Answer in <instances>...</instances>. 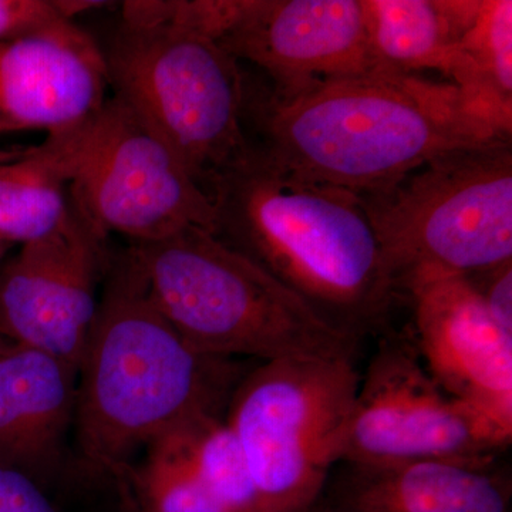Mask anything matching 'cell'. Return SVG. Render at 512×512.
Listing matches in <instances>:
<instances>
[{
  "label": "cell",
  "instance_id": "cell-1",
  "mask_svg": "<svg viewBox=\"0 0 512 512\" xmlns=\"http://www.w3.org/2000/svg\"><path fill=\"white\" fill-rule=\"evenodd\" d=\"M244 127L275 170L360 195L512 134L456 84L382 70L284 89L245 77Z\"/></svg>",
  "mask_w": 512,
  "mask_h": 512
},
{
  "label": "cell",
  "instance_id": "cell-2",
  "mask_svg": "<svg viewBox=\"0 0 512 512\" xmlns=\"http://www.w3.org/2000/svg\"><path fill=\"white\" fill-rule=\"evenodd\" d=\"M208 195L212 234L333 329L359 343L389 330L403 298L362 195L281 173L252 147Z\"/></svg>",
  "mask_w": 512,
  "mask_h": 512
},
{
  "label": "cell",
  "instance_id": "cell-3",
  "mask_svg": "<svg viewBox=\"0 0 512 512\" xmlns=\"http://www.w3.org/2000/svg\"><path fill=\"white\" fill-rule=\"evenodd\" d=\"M249 369L191 346L157 308L126 252L111 265L77 375L80 456L93 470L121 473L134 450L174 427L225 416Z\"/></svg>",
  "mask_w": 512,
  "mask_h": 512
},
{
  "label": "cell",
  "instance_id": "cell-4",
  "mask_svg": "<svg viewBox=\"0 0 512 512\" xmlns=\"http://www.w3.org/2000/svg\"><path fill=\"white\" fill-rule=\"evenodd\" d=\"M127 252L165 319L205 355L356 360L359 342L210 231L184 228L160 241L131 242Z\"/></svg>",
  "mask_w": 512,
  "mask_h": 512
},
{
  "label": "cell",
  "instance_id": "cell-5",
  "mask_svg": "<svg viewBox=\"0 0 512 512\" xmlns=\"http://www.w3.org/2000/svg\"><path fill=\"white\" fill-rule=\"evenodd\" d=\"M362 197L400 293L414 276L512 261L511 140L443 154Z\"/></svg>",
  "mask_w": 512,
  "mask_h": 512
},
{
  "label": "cell",
  "instance_id": "cell-6",
  "mask_svg": "<svg viewBox=\"0 0 512 512\" xmlns=\"http://www.w3.org/2000/svg\"><path fill=\"white\" fill-rule=\"evenodd\" d=\"M104 55L114 94L207 194L220 175L251 153L244 127L245 74L211 37L121 23Z\"/></svg>",
  "mask_w": 512,
  "mask_h": 512
},
{
  "label": "cell",
  "instance_id": "cell-7",
  "mask_svg": "<svg viewBox=\"0 0 512 512\" xmlns=\"http://www.w3.org/2000/svg\"><path fill=\"white\" fill-rule=\"evenodd\" d=\"M355 359L256 363L229 400L237 437L268 512H311L342 460L359 386Z\"/></svg>",
  "mask_w": 512,
  "mask_h": 512
},
{
  "label": "cell",
  "instance_id": "cell-8",
  "mask_svg": "<svg viewBox=\"0 0 512 512\" xmlns=\"http://www.w3.org/2000/svg\"><path fill=\"white\" fill-rule=\"evenodd\" d=\"M47 137L69 173L74 210L101 238L114 232L154 242L188 227L214 232L207 192L116 94L89 119Z\"/></svg>",
  "mask_w": 512,
  "mask_h": 512
},
{
  "label": "cell",
  "instance_id": "cell-9",
  "mask_svg": "<svg viewBox=\"0 0 512 512\" xmlns=\"http://www.w3.org/2000/svg\"><path fill=\"white\" fill-rule=\"evenodd\" d=\"M511 440L436 382L409 330H387L360 373L340 461H487Z\"/></svg>",
  "mask_w": 512,
  "mask_h": 512
},
{
  "label": "cell",
  "instance_id": "cell-10",
  "mask_svg": "<svg viewBox=\"0 0 512 512\" xmlns=\"http://www.w3.org/2000/svg\"><path fill=\"white\" fill-rule=\"evenodd\" d=\"M106 239L74 210L59 231L0 264V335L79 373L99 299Z\"/></svg>",
  "mask_w": 512,
  "mask_h": 512
},
{
  "label": "cell",
  "instance_id": "cell-11",
  "mask_svg": "<svg viewBox=\"0 0 512 512\" xmlns=\"http://www.w3.org/2000/svg\"><path fill=\"white\" fill-rule=\"evenodd\" d=\"M410 336L436 382L512 437V333L493 318L470 275L414 276L402 286Z\"/></svg>",
  "mask_w": 512,
  "mask_h": 512
},
{
  "label": "cell",
  "instance_id": "cell-12",
  "mask_svg": "<svg viewBox=\"0 0 512 512\" xmlns=\"http://www.w3.org/2000/svg\"><path fill=\"white\" fill-rule=\"evenodd\" d=\"M215 42L279 89L375 72L365 0H225Z\"/></svg>",
  "mask_w": 512,
  "mask_h": 512
},
{
  "label": "cell",
  "instance_id": "cell-13",
  "mask_svg": "<svg viewBox=\"0 0 512 512\" xmlns=\"http://www.w3.org/2000/svg\"><path fill=\"white\" fill-rule=\"evenodd\" d=\"M106 55L86 30L56 19L0 43V133L77 126L107 100Z\"/></svg>",
  "mask_w": 512,
  "mask_h": 512
},
{
  "label": "cell",
  "instance_id": "cell-14",
  "mask_svg": "<svg viewBox=\"0 0 512 512\" xmlns=\"http://www.w3.org/2000/svg\"><path fill=\"white\" fill-rule=\"evenodd\" d=\"M323 512H512L500 458L353 464L333 468L315 505Z\"/></svg>",
  "mask_w": 512,
  "mask_h": 512
},
{
  "label": "cell",
  "instance_id": "cell-15",
  "mask_svg": "<svg viewBox=\"0 0 512 512\" xmlns=\"http://www.w3.org/2000/svg\"><path fill=\"white\" fill-rule=\"evenodd\" d=\"M77 370L39 350L0 355V466L40 480L62 460L74 423Z\"/></svg>",
  "mask_w": 512,
  "mask_h": 512
},
{
  "label": "cell",
  "instance_id": "cell-16",
  "mask_svg": "<svg viewBox=\"0 0 512 512\" xmlns=\"http://www.w3.org/2000/svg\"><path fill=\"white\" fill-rule=\"evenodd\" d=\"M481 0H365L375 70L447 74Z\"/></svg>",
  "mask_w": 512,
  "mask_h": 512
},
{
  "label": "cell",
  "instance_id": "cell-17",
  "mask_svg": "<svg viewBox=\"0 0 512 512\" xmlns=\"http://www.w3.org/2000/svg\"><path fill=\"white\" fill-rule=\"evenodd\" d=\"M72 214L70 177L49 137L0 164V239L10 245L50 237Z\"/></svg>",
  "mask_w": 512,
  "mask_h": 512
},
{
  "label": "cell",
  "instance_id": "cell-18",
  "mask_svg": "<svg viewBox=\"0 0 512 512\" xmlns=\"http://www.w3.org/2000/svg\"><path fill=\"white\" fill-rule=\"evenodd\" d=\"M147 448L187 468L229 512H268L225 416L185 421Z\"/></svg>",
  "mask_w": 512,
  "mask_h": 512
},
{
  "label": "cell",
  "instance_id": "cell-19",
  "mask_svg": "<svg viewBox=\"0 0 512 512\" xmlns=\"http://www.w3.org/2000/svg\"><path fill=\"white\" fill-rule=\"evenodd\" d=\"M446 76L498 126L511 133V0H481Z\"/></svg>",
  "mask_w": 512,
  "mask_h": 512
},
{
  "label": "cell",
  "instance_id": "cell-20",
  "mask_svg": "<svg viewBox=\"0 0 512 512\" xmlns=\"http://www.w3.org/2000/svg\"><path fill=\"white\" fill-rule=\"evenodd\" d=\"M134 477L144 512H229L187 468L151 451Z\"/></svg>",
  "mask_w": 512,
  "mask_h": 512
},
{
  "label": "cell",
  "instance_id": "cell-21",
  "mask_svg": "<svg viewBox=\"0 0 512 512\" xmlns=\"http://www.w3.org/2000/svg\"><path fill=\"white\" fill-rule=\"evenodd\" d=\"M0 512H59L35 478L0 466Z\"/></svg>",
  "mask_w": 512,
  "mask_h": 512
},
{
  "label": "cell",
  "instance_id": "cell-22",
  "mask_svg": "<svg viewBox=\"0 0 512 512\" xmlns=\"http://www.w3.org/2000/svg\"><path fill=\"white\" fill-rule=\"evenodd\" d=\"M60 19L52 0H0V43Z\"/></svg>",
  "mask_w": 512,
  "mask_h": 512
},
{
  "label": "cell",
  "instance_id": "cell-23",
  "mask_svg": "<svg viewBox=\"0 0 512 512\" xmlns=\"http://www.w3.org/2000/svg\"><path fill=\"white\" fill-rule=\"evenodd\" d=\"M470 276L498 325L512 333V261Z\"/></svg>",
  "mask_w": 512,
  "mask_h": 512
},
{
  "label": "cell",
  "instance_id": "cell-24",
  "mask_svg": "<svg viewBox=\"0 0 512 512\" xmlns=\"http://www.w3.org/2000/svg\"><path fill=\"white\" fill-rule=\"evenodd\" d=\"M52 3L59 18L70 20V22H74V18L82 15V13L93 12V10L116 5V3L104 2V0H52Z\"/></svg>",
  "mask_w": 512,
  "mask_h": 512
},
{
  "label": "cell",
  "instance_id": "cell-25",
  "mask_svg": "<svg viewBox=\"0 0 512 512\" xmlns=\"http://www.w3.org/2000/svg\"><path fill=\"white\" fill-rule=\"evenodd\" d=\"M29 148L30 146L0 148V164L9 163V161H13L16 160V158L25 156V154L28 153Z\"/></svg>",
  "mask_w": 512,
  "mask_h": 512
},
{
  "label": "cell",
  "instance_id": "cell-26",
  "mask_svg": "<svg viewBox=\"0 0 512 512\" xmlns=\"http://www.w3.org/2000/svg\"><path fill=\"white\" fill-rule=\"evenodd\" d=\"M12 247L13 245H10L8 244V242L3 241V239H0V264H2L3 261H5L6 255H8V252Z\"/></svg>",
  "mask_w": 512,
  "mask_h": 512
},
{
  "label": "cell",
  "instance_id": "cell-27",
  "mask_svg": "<svg viewBox=\"0 0 512 512\" xmlns=\"http://www.w3.org/2000/svg\"><path fill=\"white\" fill-rule=\"evenodd\" d=\"M12 346V343H9L8 340L3 338L2 335H0V355H2L3 352H6Z\"/></svg>",
  "mask_w": 512,
  "mask_h": 512
},
{
  "label": "cell",
  "instance_id": "cell-28",
  "mask_svg": "<svg viewBox=\"0 0 512 512\" xmlns=\"http://www.w3.org/2000/svg\"><path fill=\"white\" fill-rule=\"evenodd\" d=\"M311 512H323V511H320L319 508H313V510Z\"/></svg>",
  "mask_w": 512,
  "mask_h": 512
}]
</instances>
